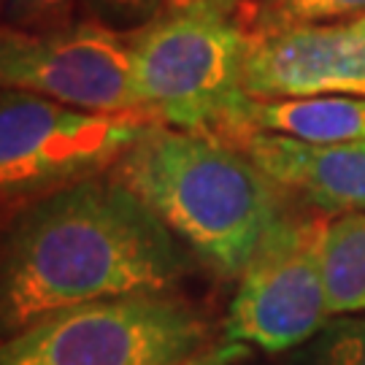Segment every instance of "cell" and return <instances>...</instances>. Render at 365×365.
<instances>
[{
    "label": "cell",
    "instance_id": "17",
    "mask_svg": "<svg viewBox=\"0 0 365 365\" xmlns=\"http://www.w3.org/2000/svg\"><path fill=\"white\" fill-rule=\"evenodd\" d=\"M95 6H101L103 11L117 14V16H138L146 14L160 0H92Z\"/></svg>",
    "mask_w": 365,
    "mask_h": 365
},
{
    "label": "cell",
    "instance_id": "13",
    "mask_svg": "<svg viewBox=\"0 0 365 365\" xmlns=\"http://www.w3.org/2000/svg\"><path fill=\"white\" fill-rule=\"evenodd\" d=\"M306 365H365V314L330 317L306 349Z\"/></svg>",
    "mask_w": 365,
    "mask_h": 365
},
{
    "label": "cell",
    "instance_id": "8",
    "mask_svg": "<svg viewBox=\"0 0 365 365\" xmlns=\"http://www.w3.org/2000/svg\"><path fill=\"white\" fill-rule=\"evenodd\" d=\"M244 87L252 98H365V36L352 25L249 33Z\"/></svg>",
    "mask_w": 365,
    "mask_h": 365
},
{
    "label": "cell",
    "instance_id": "1",
    "mask_svg": "<svg viewBox=\"0 0 365 365\" xmlns=\"http://www.w3.org/2000/svg\"><path fill=\"white\" fill-rule=\"evenodd\" d=\"M187 252L168 225L111 173L54 190L14 211L0 276L6 336L95 300L170 292Z\"/></svg>",
    "mask_w": 365,
    "mask_h": 365
},
{
    "label": "cell",
    "instance_id": "4",
    "mask_svg": "<svg viewBox=\"0 0 365 365\" xmlns=\"http://www.w3.org/2000/svg\"><path fill=\"white\" fill-rule=\"evenodd\" d=\"M209 322L173 292H144L60 309L3 341L0 365H187Z\"/></svg>",
    "mask_w": 365,
    "mask_h": 365
},
{
    "label": "cell",
    "instance_id": "15",
    "mask_svg": "<svg viewBox=\"0 0 365 365\" xmlns=\"http://www.w3.org/2000/svg\"><path fill=\"white\" fill-rule=\"evenodd\" d=\"M249 354H252V346L222 339L220 344H211L200 354H195L187 365H238L244 363Z\"/></svg>",
    "mask_w": 365,
    "mask_h": 365
},
{
    "label": "cell",
    "instance_id": "10",
    "mask_svg": "<svg viewBox=\"0 0 365 365\" xmlns=\"http://www.w3.org/2000/svg\"><path fill=\"white\" fill-rule=\"evenodd\" d=\"M249 133H271L306 144L365 141V98H249L230 146Z\"/></svg>",
    "mask_w": 365,
    "mask_h": 365
},
{
    "label": "cell",
    "instance_id": "14",
    "mask_svg": "<svg viewBox=\"0 0 365 365\" xmlns=\"http://www.w3.org/2000/svg\"><path fill=\"white\" fill-rule=\"evenodd\" d=\"M9 25L19 30H57L71 25V0H6Z\"/></svg>",
    "mask_w": 365,
    "mask_h": 365
},
{
    "label": "cell",
    "instance_id": "2",
    "mask_svg": "<svg viewBox=\"0 0 365 365\" xmlns=\"http://www.w3.org/2000/svg\"><path fill=\"white\" fill-rule=\"evenodd\" d=\"M111 176L222 279H238L284 211V192L241 149L155 125Z\"/></svg>",
    "mask_w": 365,
    "mask_h": 365
},
{
    "label": "cell",
    "instance_id": "16",
    "mask_svg": "<svg viewBox=\"0 0 365 365\" xmlns=\"http://www.w3.org/2000/svg\"><path fill=\"white\" fill-rule=\"evenodd\" d=\"M163 3H165V11H214L230 16V11L244 0H163Z\"/></svg>",
    "mask_w": 365,
    "mask_h": 365
},
{
    "label": "cell",
    "instance_id": "6",
    "mask_svg": "<svg viewBox=\"0 0 365 365\" xmlns=\"http://www.w3.org/2000/svg\"><path fill=\"white\" fill-rule=\"evenodd\" d=\"M327 222L284 211L238 276L225 341L262 352L303 346L330 322L322 271Z\"/></svg>",
    "mask_w": 365,
    "mask_h": 365
},
{
    "label": "cell",
    "instance_id": "12",
    "mask_svg": "<svg viewBox=\"0 0 365 365\" xmlns=\"http://www.w3.org/2000/svg\"><path fill=\"white\" fill-rule=\"evenodd\" d=\"M365 14V0H260L255 30L249 33H274L287 27L327 25L344 16Z\"/></svg>",
    "mask_w": 365,
    "mask_h": 365
},
{
    "label": "cell",
    "instance_id": "3",
    "mask_svg": "<svg viewBox=\"0 0 365 365\" xmlns=\"http://www.w3.org/2000/svg\"><path fill=\"white\" fill-rule=\"evenodd\" d=\"M141 108L157 125L233 144L241 111L249 30L227 14L165 11L133 36Z\"/></svg>",
    "mask_w": 365,
    "mask_h": 365
},
{
    "label": "cell",
    "instance_id": "7",
    "mask_svg": "<svg viewBox=\"0 0 365 365\" xmlns=\"http://www.w3.org/2000/svg\"><path fill=\"white\" fill-rule=\"evenodd\" d=\"M0 81L3 90L30 92L95 114L146 117L133 76V41L101 22H71L43 33L6 25Z\"/></svg>",
    "mask_w": 365,
    "mask_h": 365
},
{
    "label": "cell",
    "instance_id": "9",
    "mask_svg": "<svg viewBox=\"0 0 365 365\" xmlns=\"http://www.w3.org/2000/svg\"><path fill=\"white\" fill-rule=\"evenodd\" d=\"M235 149L271 182L322 214H365V141L306 144L271 133H249Z\"/></svg>",
    "mask_w": 365,
    "mask_h": 365
},
{
    "label": "cell",
    "instance_id": "11",
    "mask_svg": "<svg viewBox=\"0 0 365 365\" xmlns=\"http://www.w3.org/2000/svg\"><path fill=\"white\" fill-rule=\"evenodd\" d=\"M322 271L330 317L365 314V214L327 222Z\"/></svg>",
    "mask_w": 365,
    "mask_h": 365
},
{
    "label": "cell",
    "instance_id": "5",
    "mask_svg": "<svg viewBox=\"0 0 365 365\" xmlns=\"http://www.w3.org/2000/svg\"><path fill=\"white\" fill-rule=\"evenodd\" d=\"M155 125L146 117L95 114L30 92L3 90L0 190L6 211L111 173Z\"/></svg>",
    "mask_w": 365,
    "mask_h": 365
},
{
    "label": "cell",
    "instance_id": "18",
    "mask_svg": "<svg viewBox=\"0 0 365 365\" xmlns=\"http://www.w3.org/2000/svg\"><path fill=\"white\" fill-rule=\"evenodd\" d=\"M349 25H352L354 30H357V33H360V36H365V14H360V16H357V19H352V22H349Z\"/></svg>",
    "mask_w": 365,
    "mask_h": 365
}]
</instances>
